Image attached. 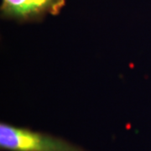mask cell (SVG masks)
Wrapping results in <instances>:
<instances>
[{
    "mask_svg": "<svg viewBox=\"0 0 151 151\" xmlns=\"http://www.w3.org/2000/svg\"><path fill=\"white\" fill-rule=\"evenodd\" d=\"M0 147L8 151H86L65 139L10 124H0Z\"/></svg>",
    "mask_w": 151,
    "mask_h": 151,
    "instance_id": "1",
    "label": "cell"
},
{
    "mask_svg": "<svg viewBox=\"0 0 151 151\" xmlns=\"http://www.w3.org/2000/svg\"><path fill=\"white\" fill-rule=\"evenodd\" d=\"M65 0H3L1 10L4 15L18 19H30L45 14H57Z\"/></svg>",
    "mask_w": 151,
    "mask_h": 151,
    "instance_id": "2",
    "label": "cell"
}]
</instances>
